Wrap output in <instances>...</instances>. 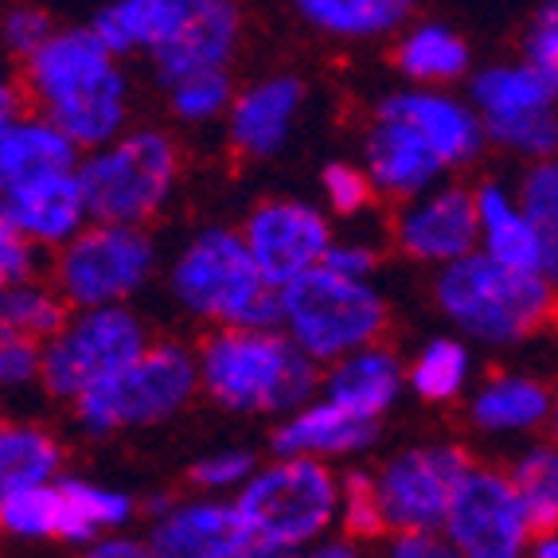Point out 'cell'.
I'll list each match as a JSON object with an SVG mask.
<instances>
[{
    "instance_id": "25",
    "label": "cell",
    "mask_w": 558,
    "mask_h": 558,
    "mask_svg": "<svg viewBox=\"0 0 558 558\" xmlns=\"http://www.w3.org/2000/svg\"><path fill=\"white\" fill-rule=\"evenodd\" d=\"M192 0H118L90 20V32L102 39L113 59L130 51H157L184 24Z\"/></svg>"
},
{
    "instance_id": "5",
    "label": "cell",
    "mask_w": 558,
    "mask_h": 558,
    "mask_svg": "<svg viewBox=\"0 0 558 558\" xmlns=\"http://www.w3.org/2000/svg\"><path fill=\"white\" fill-rule=\"evenodd\" d=\"M434 298L461 332L484 344L527 340L558 313V289L543 274L504 270L481 251L446 266L434 281Z\"/></svg>"
},
{
    "instance_id": "23",
    "label": "cell",
    "mask_w": 558,
    "mask_h": 558,
    "mask_svg": "<svg viewBox=\"0 0 558 558\" xmlns=\"http://www.w3.org/2000/svg\"><path fill=\"white\" fill-rule=\"evenodd\" d=\"M476 211H481L484 258H493L504 270L543 274V242L520 196H512L500 180H484L476 187Z\"/></svg>"
},
{
    "instance_id": "42",
    "label": "cell",
    "mask_w": 558,
    "mask_h": 558,
    "mask_svg": "<svg viewBox=\"0 0 558 558\" xmlns=\"http://www.w3.org/2000/svg\"><path fill=\"white\" fill-rule=\"evenodd\" d=\"M44 375V344L16 332H0V379L4 387H24Z\"/></svg>"
},
{
    "instance_id": "50",
    "label": "cell",
    "mask_w": 558,
    "mask_h": 558,
    "mask_svg": "<svg viewBox=\"0 0 558 558\" xmlns=\"http://www.w3.org/2000/svg\"><path fill=\"white\" fill-rule=\"evenodd\" d=\"M550 422H555V446H558V399H555V414H550Z\"/></svg>"
},
{
    "instance_id": "46",
    "label": "cell",
    "mask_w": 558,
    "mask_h": 558,
    "mask_svg": "<svg viewBox=\"0 0 558 558\" xmlns=\"http://www.w3.org/2000/svg\"><path fill=\"white\" fill-rule=\"evenodd\" d=\"M78 558H153V547L149 539H133V535H102Z\"/></svg>"
},
{
    "instance_id": "19",
    "label": "cell",
    "mask_w": 558,
    "mask_h": 558,
    "mask_svg": "<svg viewBox=\"0 0 558 558\" xmlns=\"http://www.w3.org/2000/svg\"><path fill=\"white\" fill-rule=\"evenodd\" d=\"M251 543L239 504L192 500L172 504L149 527L153 558H234Z\"/></svg>"
},
{
    "instance_id": "31",
    "label": "cell",
    "mask_w": 558,
    "mask_h": 558,
    "mask_svg": "<svg viewBox=\"0 0 558 558\" xmlns=\"http://www.w3.org/2000/svg\"><path fill=\"white\" fill-rule=\"evenodd\" d=\"M71 301L59 293L56 286L32 281V286H16L0 293V332H16L36 344H51L66 325H71Z\"/></svg>"
},
{
    "instance_id": "12",
    "label": "cell",
    "mask_w": 558,
    "mask_h": 558,
    "mask_svg": "<svg viewBox=\"0 0 558 558\" xmlns=\"http://www.w3.org/2000/svg\"><path fill=\"white\" fill-rule=\"evenodd\" d=\"M157 270V246L141 227L90 223L56 254V289L71 308H113Z\"/></svg>"
},
{
    "instance_id": "11",
    "label": "cell",
    "mask_w": 558,
    "mask_h": 558,
    "mask_svg": "<svg viewBox=\"0 0 558 558\" xmlns=\"http://www.w3.org/2000/svg\"><path fill=\"white\" fill-rule=\"evenodd\" d=\"M469 106L484 137L508 153L539 160L558 157V90L527 63H496L469 78Z\"/></svg>"
},
{
    "instance_id": "41",
    "label": "cell",
    "mask_w": 558,
    "mask_h": 558,
    "mask_svg": "<svg viewBox=\"0 0 558 558\" xmlns=\"http://www.w3.org/2000/svg\"><path fill=\"white\" fill-rule=\"evenodd\" d=\"M523 63L535 66L543 78L558 90V0L555 4H543L535 24L527 32V44H523Z\"/></svg>"
},
{
    "instance_id": "22",
    "label": "cell",
    "mask_w": 558,
    "mask_h": 558,
    "mask_svg": "<svg viewBox=\"0 0 558 558\" xmlns=\"http://www.w3.org/2000/svg\"><path fill=\"white\" fill-rule=\"evenodd\" d=\"M78 165L83 160H78L75 141L39 113L12 121L0 133V184H4V192L47 177H63V172H78Z\"/></svg>"
},
{
    "instance_id": "28",
    "label": "cell",
    "mask_w": 558,
    "mask_h": 558,
    "mask_svg": "<svg viewBox=\"0 0 558 558\" xmlns=\"http://www.w3.org/2000/svg\"><path fill=\"white\" fill-rule=\"evenodd\" d=\"M59 504H63V515H59V539L63 543H98L106 531L118 535V527L133 520L137 504L130 500V493H118V488H102V484L75 481L66 476L59 481Z\"/></svg>"
},
{
    "instance_id": "39",
    "label": "cell",
    "mask_w": 558,
    "mask_h": 558,
    "mask_svg": "<svg viewBox=\"0 0 558 558\" xmlns=\"http://www.w3.org/2000/svg\"><path fill=\"white\" fill-rule=\"evenodd\" d=\"M254 473H258V461H254L251 449H223V453L199 457L187 476L207 493H227V488H246Z\"/></svg>"
},
{
    "instance_id": "45",
    "label": "cell",
    "mask_w": 558,
    "mask_h": 558,
    "mask_svg": "<svg viewBox=\"0 0 558 558\" xmlns=\"http://www.w3.org/2000/svg\"><path fill=\"white\" fill-rule=\"evenodd\" d=\"M387 558H461L446 535H395Z\"/></svg>"
},
{
    "instance_id": "8",
    "label": "cell",
    "mask_w": 558,
    "mask_h": 558,
    "mask_svg": "<svg viewBox=\"0 0 558 558\" xmlns=\"http://www.w3.org/2000/svg\"><path fill=\"white\" fill-rule=\"evenodd\" d=\"M234 504L254 539L301 555L340 520V476L325 461H274Z\"/></svg>"
},
{
    "instance_id": "30",
    "label": "cell",
    "mask_w": 558,
    "mask_h": 558,
    "mask_svg": "<svg viewBox=\"0 0 558 558\" xmlns=\"http://www.w3.org/2000/svg\"><path fill=\"white\" fill-rule=\"evenodd\" d=\"M298 16L328 36L372 39L399 32L410 20V4H399V0H301Z\"/></svg>"
},
{
    "instance_id": "37",
    "label": "cell",
    "mask_w": 558,
    "mask_h": 558,
    "mask_svg": "<svg viewBox=\"0 0 558 558\" xmlns=\"http://www.w3.org/2000/svg\"><path fill=\"white\" fill-rule=\"evenodd\" d=\"M234 98H239V94L231 90L227 71H211V75H196L177 86H168V106H172V113H177L180 121H192V125H204V121L231 113Z\"/></svg>"
},
{
    "instance_id": "2",
    "label": "cell",
    "mask_w": 558,
    "mask_h": 558,
    "mask_svg": "<svg viewBox=\"0 0 558 558\" xmlns=\"http://www.w3.org/2000/svg\"><path fill=\"white\" fill-rule=\"evenodd\" d=\"M24 90L39 106V118L75 141L78 149H106L125 137L130 86L118 59L86 28H59L24 63Z\"/></svg>"
},
{
    "instance_id": "4",
    "label": "cell",
    "mask_w": 558,
    "mask_h": 558,
    "mask_svg": "<svg viewBox=\"0 0 558 558\" xmlns=\"http://www.w3.org/2000/svg\"><path fill=\"white\" fill-rule=\"evenodd\" d=\"M172 298L219 328H281V293L254 266L242 231L207 227L177 254L168 270Z\"/></svg>"
},
{
    "instance_id": "33",
    "label": "cell",
    "mask_w": 558,
    "mask_h": 558,
    "mask_svg": "<svg viewBox=\"0 0 558 558\" xmlns=\"http://www.w3.org/2000/svg\"><path fill=\"white\" fill-rule=\"evenodd\" d=\"M469 379V348L453 336H438L429 340L414 363L407 367L410 391L418 395L422 402H449L461 395Z\"/></svg>"
},
{
    "instance_id": "43",
    "label": "cell",
    "mask_w": 558,
    "mask_h": 558,
    "mask_svg": "<svg viewBox=\"0 0 558 558\" xmlns=\"http://www.w3.org/2000/svg\"><path fill=\"white\" fill-rule=\"evenodd\" d=\"M39 258H44V251L32 246L28 239L0 231V278H4V289L39 281Z\"/></svg>"
},
{
    "instance_id": "10",
    "label": "cell",
    "mask_w": 558,
    "mask_h": 558,
    "mask_svg": "<svg viewBox=\"0 0 558 558\" xmlns=\"http://www.w3.org/2000/svg\"><path fill=\"white\" fill-rule=\"evenodd\" d=\"M149 328L125 305L113 308H83L71 317V325L44 348V383L47 395L66 402H78L94 387L110 383L130 363L149 352Z\"/></svg>"
},
{
    "instance_id": "6",
    "label": "cell",
    "mask_w": 558,
    "mask_h": 558,
    "mask_svg": "<svg viewBox=\"0 0 558 558\" xmlns=\"http://www.w3.org/2000/svg\"><path fill=\"white\" fill-rule=\"evenodd\" d=\"M387 301L372 281H348L325 266L281 289V332L313 363H340L387 332Z\"/></svg>"
},
{
    "instance_id": "29",
    "label": "cell",
    "mask_w": 558,
    "mask_h": 558,
    "mask_svg": "<svg viewBox=\"0 0 558 558\" xmlns=\"http://www.w3.org/2000/svg\"><path fill=\"white\" fill-rule=\"evenodd\" d=\"M59 465H63V449L47 429L28 422H9L0 429V496L56 484Z\"/></svg>"
},
{
    "instance_id": "32",
    "label": "cell",
    "mask_w": 558,
    "mask_h": 558,
    "mask_svg": "<svg viewBox=\"0 0 558 558\" xmlns=\"http://www.w3.org/2000/svg\"><path fill=\"white\" fill-rule=\"evenodd\" d=\"M523 512H527L531 535H555L558 531V446H535L508 469Z\"/></svg>"
},
{
    "instance_id": "18",
    "label": "cell",
    "mask_w": 558,
    "mask_h": 558,
    "mask_svg": "<svg viewBox=\"0 0 558 558\" xmlns=\"http://www.w3.org/2000/svg\"><path fill=\"white\" fill-rule=\"evenodd\" d=\"M242 16L227 0H192L184 24L153 51V66L165 86H177L184 78L223 71L239 44Z\"/></svg>"
},
{
    "instance_id": "14",
    "label": "cell",
    "mask_w": 558,
    "mask_h": 558,
    "mask_svg": "<svg viewBox=\"0 0 558 558\" xmlns=\"http://www.w3.org/2000/svg\"><path fill=\"white\" fill-rule=\"evenodd\" d=\"M441 535L461 558H523L535 543L512 476L488 465L461 481Z\"/></svg>"
},
{
    "instance_id": "15",
    "label": "cell",
    "mask_w": 558,
    "mask_h": 558,
    "mask_svg": "<svg viewBox=\"0 0 558 558\" xmlns=\"http://www.w3.org/2000/svg\"><path fill=\"white\" fill-rule=\"evenodd\" d=\"M242 239L254 266L274 289H289L298 278L320 270L325 254L332 251V227L317 207L301 199H262L242 223Z\"/></svg>"
},
{
    "instance_id": "34",
    "label": "cell",
    "mask_w": 558,
    "mask_h": 558,
    "mask_svg": "<svg viewBox=\"0 0 558 558\" xmlns=\"http://www.w3.org/2000/svg\"><path fill=\"white\" fill-rule=\"evenodd\" d=\"M520 204L543 242V278L558 289V157L527 168L520 184Z\"/></svg>"
},
{
    "instance_id": "47",
    "label": "cell",
    "mask_w": 558,
    "mask_h": 558,
    "mask_svg": "<svg viewBox=\"0 0 558 558\" xmlns=\"http://www.w3.org/2000/svg\"><path fill=\"white\" fill-rule=\"evenodd\" d=\"M298 558H363V550H360V543L344 539V535H336V539L313 543V547L301 550Z\"/></svg>"
},
{
    "instance_id": "21",
    "label": "cell",
    "mask_w": 558,
    "mask_h": 558,
    "mask_svg": "<svg viewBox=\"0 0 558 558\" xmlns=\"http://www.w3.org/2000/svg\"><path fill=\"white\" fill-rule=\"evenodd\" d=\"M375 434H379L375 418H360L352 410L320 399L308 402L298 414H289L274 429L270 449L278 453V461H320V457H344L355 449H367Z\"/></svg>"
},
{
    "instance_id": "3",
    "label": "cell",
    "mask_w": 558,
    "mask_h": 558,
    "mask_svg": "<svg viewBox=\"0 0 558 558\" xmlns=\"http://www.w3.org/2000/svg\"><path fill=\"white\" fill-rule=\"evenodd\" d=\"M199 391L234 414H298L325 375L281 328H215L196 352Z\"/></svg>"
},
{
    "instance_id": "16",
    "label": "cell",
    "mask_w": 558,
    "mask_h": 558,
    "mask_svg": "<svg viewBox=\"0 0 558 558\" xmlns=\"http://www.w3.org/2000/svg\"><path fill=\"white\" fill-rule=\"evenodd\" d=\"M399 251L434 266H453L465 262L481 246V211H476V192L469 187H434L426 196L410 199L395 223Z\"/></svg>"
},
{
    "instance_id": "17",
    "label": "cell",
    "mask_w": 558,
    "mask_h": 558,
    "mask_svg": "<svg viewBox=\"0 0 558 558\" xmlns=\"http://www.w3.org/2000/svg\"><path fill=\"white\" fill-rule=\"evenodd\" d=\"M86 227H90V211H86L78 172L12 187L0 204V231L20 234L39 251H63Z\"/></svg>"
},
{
    "instance_id": "13",
    "label": "cell",
    "mask_w": 558,
    "mask_h": 558,
    "mask_svg": "<svg viewBox=\"0 0 558 558\" xmlns=\"http://www.w3.org/2000/svg\"><path fill=\"white\" fill-rule=\"evenodd\" d=\"M473 465L461 446H418L391 457L375 473L387 527L395 535H441L457 488Z\"/></svg>"
},
{
    "instance_id": "24",
    "label": "cell",
    "mask_w": 558,
    "mask_h": 558,
    "mask_svg": "<svg viewBox=\"0 0 558 558\" xmlns=\"http://www.w3.org/2000/svg\"><path fill=\"white\" fill-rule=\"evenodd\" d=\"M402 383H407V372L395 352L387 348H363V352L348 355V360L332 363L325 372V399L336 402V407L352 410L360 418H375L395 399H399Z\"/></svg>"
},
{
    "instance_id": "20",
    "label": "cell",
    "mask_w": 558,
    "mask_h": 558,
    "mask_svg": "<svg viewBox=\"0 0 558 558\" xmlns=\"http://www.w3.org/2000/svg\"><path fill=\"white\" fill-rule=\"evenodd\" d=\"M305 102V83L298 75H274L254 83L234 98L227 113V137L242 160H266L286 145L298 110Z\"/></svg>"
},
{
    "instance_id": "26",
    "label": "cell",
    "mask_w": 558,
    "mask_h": 558,
    "mask_svg": "<svg viewBox=\"0 0 558 558\" xmlns=\"http://www.w3.org/2000/svg\"><path fill=\"white\" fill-rule=\"evenodd\" d=\"M555 414V399L539 379L493 375L469 402V418L484 434H527Z\"/></svg>"
},
{
    "instance_id": "7",
    "label": "cell",
    "mask_w": 558,
    "mask_h": 558,
    "mask_svg": "<svg viewBox=\"0 0 558 558\" xmlns=\"http://www.w3.org/2000/svg\"><path fill=\"white\" fill-rule=\"evenodd\" d=\"M180 172L177 141L160 130L125 133L78 165L90 223L141 227L165 207Z\"/></svg>"
},
{
    "instance_id": "36",
    "label": "cell",
    "mask_w": 558,
    "mask_h": 558,
    "mask_svg": "<svg viewBox=\"0 0 558 558\" xmlns=\"http://www.w3.org/2000/svg\"><path fill=\"white\" fill-rule=\"evenodd\" d=\"M340 531L344 539L352 543H367L387 535V515H383V500H379V484L372 473H352L340 476Z\"/></svg>"
},
{
    "instance_id": "48",
    "label": "cell",
    "mask_w": 558,
    "mask_h": 558,
    "mask_svg": "<svg viewBox=\"0 0 558 558\" xmlns=\"http://www.w3.org/2000/svg\"><path fill=\"white\" fill-rule=\"evenodd\" d=\"M234 558H298V555L286 550V547H274V543H266V539H254L251 535V543H246Z\"/></svg>"
},
{
    "instance_id": "35",
    "label": "cell",
    "mask_w": 558,
    "mask_h": 558,
    "mask_svg": "<svg viewBox=\"0 0 558 558\" xmlns=\"http://www.w3.org/2000/svg\"><path fill=\"white\" fill-rule=\"evenodd\" d=\"M59 481L44 484V488H28V493L0 496V520L9 535L20 539H59Z\"/></svg>"
},
{
    "instance_id": "9",
    "label": "cell",
    "mask_w": 558,
    "mask_h": 558,
    "mask_svg": "<svg viewBox=\"0 0 558 558\" xmlns=\"http://www.w3.org/2000/svg\"><path fill=\"white\" fill-rule=\"evenodd\" d=\"M199 391V360L180 344H153L110 383L75 402V418L86 434H118L133 426H157L192 402Z\"/></svg>"
},
{
    "instance_id": "38",
    "label": "cell",
    "mask_w": 558,
    "mask_h": 558,
    "mask_svg": "<svg viewBox=\"0 0 558 558\" xmlns=\"http://www.w3.org/2000/svg\"><path fill=\"white\" fill-rule=\"evenodd\" d=\"M320 187H325L328 211H336V215H360L363 207H372L375 192H379V187L372 184V177H367V168H355V165H348V160L325 165Z\"/></svg>"
},
{
    "instance_id": "44",
    "label": "cell",
    "mask_w": 558,
    "mask_h": 558,
    "mask_svg": "<svg viewBox=\"0 0 558 558\" xmlns=\"http://www.w3.org/2000/svg\"><path fill=\"white\" fill-rule=\"evenodd\" d=\"M325 270L348 281H372V274L379 270V254L367 242H332V251L325 254Z\"/></svg>"
},
{
    "instance_id": "49",
    "label": "cell",
    "mask_w": 558,
    "mask_h": 558,
    "mask_svg": "<svg viewBox=\"0 0 558 558\" xmlns=\"http://www.w3.org/2000/svg\"><path fill=\"white\" fill-rule=\"evenodd\" d=\"M531 558H558V531L555 535H539L531 543Z\"/></svg>"
},
{
    "instance_id": "27",
    "label": "cell",
    "mask_w": 558,
    "mask_h": 558,
    "mask_svg": "<svg viewBox=\"0 0 558 558\" xmlns=\"http://www.w3.org/2000/svg\"><path fill=\"white\" fill-rule=\"evenodd\" d=\"M391 59L410 83L441 86V83H457V78L469 75L473 51H469L465 36H457L449 24L426 20V24H414L410 32H402Z\"/></svg>"
},
{
    "instance_id": "1",
    "label": "cell",
    "mask_w": 558,
    "mask_h": 558,
    "mask_svg": "<svg viewBox=\"0 0 558 558\" xmlns=\"http://www.w3.org/2000/svg\"><path fill=\"white\" fill-rule=\"evenodd\" d=\"M484 125L469 102L441 90L387 94L363 133L367 177L391 199H418L434 180L461 168L484 149Z\"/></svg>"
},
{
    "instance_id": "40",
    "label": "cell",
    "mask_w": 558,
    "mask_h": 558,
    "mask_svg": "<svg viewBox=\"0 0 558 558\" xmlns=\"http://www.w3.org/2000/svg\"><path fill=\"white\" fill-rule=\"evenodd\" d=\"M56 32L59 28L51 24V16H47L44 9H36V4H9L0 36H4V47H9L12 56L28 63V59L36 56L39 47H44L47 39L56 36Z\"/></svg>"
}]
</instances>
